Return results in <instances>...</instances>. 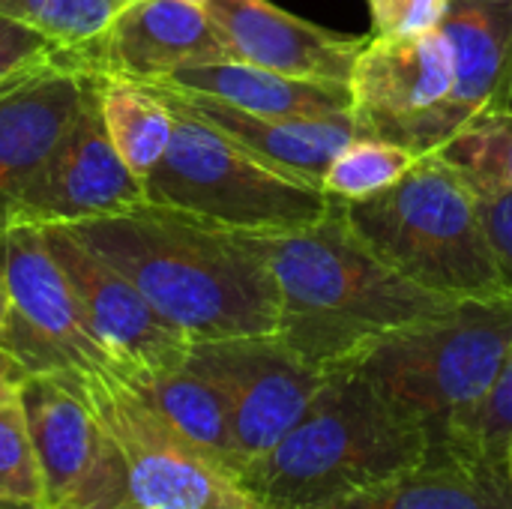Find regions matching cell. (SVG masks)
<instances>
[{"label": "cell", "instance_id": "1", "mask_svg": "<svg viewBox=\"0 0 512 509\" xmlns=\"http://www.w3.org/2000/svg\"><path fill=\"white\" fill-rule=\"evenodd\" d=\"M234 234L276 282V336L321 372L351 366L390 333L456 303L384 264L345 222V204L306 228Z\"/></svg>", "mask_w": 512, "mask_h": 509}, {"label": "cell", "instance_id": "2", "mask_svg": "<svg viewBox=\"0 0 512 509\" xmlns=\"http://www.w3.org/2000/svg\"><path fill=\"white\" fill-rule=\"evenodd\" d=\"M66 228L189 342L264 336L279 327L276 282L231 228L153 201Z\"/></svg>", "mask_w": 512, "mask_h": 509}, {"label": "cell", "instance_id": "3", "mask_svg": "<svg viewBox=\"0 0 512 509\" xmlns=\"http://www.w3.org/2000/svg\"><path fill=\"white\" fill-rule=\"evenodd\" d=\"M435 435L354 366L330 369L285 438L240 483L261 509H309L360 495L417 465Z\"/></svg>", "mask_w": 512, "mask_h": 509}, {"label": "cell", "instance_id": "4", "mask_svg": "<svg viewBox=\"0 0 512 509\" xmlns=\"http://www.w3.org/2000/svg\"><path fill=\"white\" fill-rule=\"evenodd\" d=\"M351 231L408 282L447 297L510 294L480 219L477 189L426 153L387 192L345 204Z\"/></svg>", "mask_w": 512, "mask_h": 509}, {"label": "cell", "instance_id": "5", "mask_svg": "<svg viewBox=\"0 0 512 509\" xmlns=\"http://www.w3.org/2000/svg\"><path fill=\"white\" fill-rule=\"evenodd\" d=\"M510 345L512 294L462 297L390 333L351 366L444 438L450 423L492 390Z\"/></svg>", "mask_w": 512, "mask_h": 509}, {"label": "cell", "instance_id": "6", "mask_svg": "<svg viewBox=\"0 0 512 509\" xmlns=\"http://www.w3.org/2000/svg\"><path fill=\"white\" fill-rule=\"evenodd\" d=\"M165 102L177 123L165 159L144 180L147 201L234 231L306 228L342 204L318 186L264 165L171 99Z\"/></svg>", "mask_w": 512, "mask_h": 509}, {"label": "cell", "instance_id": "7", "mask_svg": "<svg viewBox=\"0 0 512 509\" xmlns=\"http://www.w3.org/2000/svg\"><path fill=\"white\" fill-rule=\"evenodd\" d=\"M0 273L9 294L0 348L27 375H72L81 381L123 375L96 336L39 225L12 222L0 231Z\"/></svg>", "mask_w": 512, "mask_h": 509}, {"label": "cell", "instance_id": "8", "mask_svg": "<svg viewBox=\"0 0 512 509\" xmlns=\"http://www.w3.org/2000/svg\"><path fill=\"white\" fill-rule=\"evenodd\" d=\"M117 441L135 509H261L240 477L189 444L123 375L81 381Z\"/></svg>", "mask_w": 512, "mask_h": 509}, {"label": "cell", "instance_id": "9", "mask_svg": "<svg viewBox=\"0 0 512 509\" xmlns=\"http://www.w3.org/2000/svg\"><path fill=\"white\" fill-rule=\"evenodd\" d=\"M18 402L42 480V509H135L123 453L81 378L30 375Z\"/></svg>", "mask_w": 512, "mask_h": 509}, {"label": "cell", "instance_id": "10", "mask_svg": "<svg viewBox=\"0 0 512 509\" xmlns=\"http://www.w3.org/2000/svg\"><path fill=\"white\" fill-rule=\"evenodd\" d=\"M453 84V48L438 27L414 36L369 33V45L360 51L348 81L351 117L360 135L435 153Z\"/></svg>", "mask_w": 512, "mask_h": 509}, {"label": "cell", "instance_id": "11", "mask_svg": "<svg viewBox=\"0 0 512 509\" xmlns=\"http://www.w3.org/2000/svg\"><path fill=\"white\" fill-rule=\"evenodd\" d=\"M186 366L225 399L243 471L285 438L327 375L300 360L276 333L192 342Z\"/></svg>", "mask_w": 512, "mask_h": 509}, {"label": "cell", "instance_id": "12", "mask_svg": "<svg viewBox=\"0 0 512 509\" xmlns=\"http://www.w3.org/2000/svg\"><path fill=\"white\" fill-rule=\"evenodd\" d=\"M144 201V180L132 174V168L111 144L99 108L96 75H90L75 120L45 165L36 171V177L15 198L9 225H75L132 210Z\"/></svg>", "mask_w": 512, "mask_h": 509}, {"label": "cell", "instance_id": "13", "mask_svg": "<svg viewBox=\"0 0 512 509\" xmlns=\"http://www.w3.org/2000/svg\"><path fill=\"white\" fill-rule=\"evenodd\" d=\"M39 228L51 255L69 276L96 336L123 369V378H144L186 366L192 342L165 321L117 267L81 243L66 225Z\"/></svg>", "mask_w": 512, "mask_h": 509}, {"label": "cell", "instance_id": "14", "mask_svg": "<svg viewBox=\"0 0 512 509\" xmlns=\"http://www.w3.org/2000/svg\"><path fill=\"white\" fill-rule=\"evenodd\" d=\"M231 60L318 84H345L354 75L369 33H342L306 21L270 0H207Z\"/></svg>", "mask_w": 512, "mask_h": 509}, {"label": "cell", "instance_id": "15", "mask_svg": "<svg viewBox=\"0 0 512 509\" xmlns=\"http://www.w3.org/2000/svg\"><path fill=\"white\" fill-rule=\"evenodd\" d=\"M90 75L60 54L0 84V231L9 225L21 189L75 120Z\"/></svg>", "mask_w": 512, "mask_h": 509}, {"label": "cell", "instance_id": "16", "mask_svg": "<svg viewBox=\"0 0 512 509\" xmlns=\"http://www.w3.org/2000/svg\"><path fill=\"white\" fill-rule=\"evenodd\" d=\"M231 60L204 6L186 0H129L78 66L93 75L159 81L180 66Z\"/></svg>", "mask_w": 512, "mask_h": 509}, {"label": "cell", "instance_id": "17", "mask_svg": "<svg viewBox=\"0 0 512 509\" xmlns=\"http://www.w3.org/2000/svg\"><path fill=\"white\" fill-rule=\"evenodd\" d=\"M150 84V81H144ZM165 99L180 105L183 111L201 117L222 135H228L234 144H240L246 153L261 159L264 165L297 177L309 186L321 189V180L336 159V153L360 135L351 114L345 117H264L243 108H234L228 102H219L213 96L201 93H183L165 84H150Z\"/></svg>", "mask_w": 512, "mask_h": 509}, {"label": "cell", "instance_id": "18", "mask_svg": "<svg viewBox=\"0 0 512 509\" xmlns=\"http://www.w3.org/2000/svg\"><path fill=\"white\" fill-rule=\"evenodd\" d=\"M309 509H512V477L507 462L435 438L408 471L360 495Z\"/></svg>", "mask_w": 512, "mask_h": 509}, {"label": "cell", "instance_id": "19", "mask_svg": "<svg viewBox=\"0 0 512 509\" xmlns=\"http://www.w3.org/2000/svg\"><path fill=\"white\" fill-rule=\"evenodd\" d=\"M438 30L456 60V84L441 117V144L495 108L512 63V0H450Z\"/></svg>", "mask_w": 512, "mask_h": 509}, {"label": "cell", "instance_id": "20", "mask_svg": "<svg viewBox=\"0 0 512 509\" xmlns=\"http://www.w3.org/2000/svg\"><path fill=\"white\" fill-rule=\"evenodd\" d=\"M183 93L213 96L234 108L264 114V117H345L351 114V87L318 84L291 78L273 69H261L243 60H210L189 63L171 75L150 81Z\"/></svg>", "mask_w": 512, "mask_h": 509}, {"label": "cell", "instance_id": "21", "mask_svg": "<svg viewBox=\"0 0 512 509\" xmlns=\"http://www.w3.org/2000/svg\"><path fill=\"white\" fill-rule=\"evenodd\" d=\"M126 381L189 444L204 450L210 459H216L237 477L243 474V456L234 438L231 414L225 408V399L210 381H204L189 366L144 375V378H126Z\"/></svg>", "mask_w": 512, "mask_h": 509}, {"label": "cell", "instance_id": "22", "mask_svg": "<svg viewBox=\"0 0 512 509\" xmlns=\"http://www.w3.org/2000/svg\"><path fill=\"white\" fill-rule=\"evenodd\" d=\"M96 93L111 144L132 174L147 180L165 159L174 135L177 117L171 105L150 84L120 75H96Z\"/></svg>", "mask_w": 512, "mask_h": 509}, {"label": "cell", "instance_id": "23", "mask_svg": "<svg viewBox=\"0 0 512 509\" xmlns=\"http://www.w3.org/2000/svg\"><path fill=\"white\" fill-rule=\"evenodd\" d=\"M423 156L426 153H417L396 141H384L375 135H357L330 162V168L321 180V192L342 204L369 201V198L387 192L390 186H396Z\"/></svg>", "mask_w": 512, "mask_h": 509}, {"label": "cell", "instance_id": "24", "mask_svg": "<svg viewBox=\"0 0 512 509\" xmlns=\"http://www.w3.org/2000/svg\"><path fill=\"white\" fill-rule=\"evenodd\" d=\"M126 3L129 0H0V15L39 30L78 63Z\"/></svg>", "mask_w": 512, "mask_h": 509}, {"label": "cell", "instance_id": "25", "mask_svg": "<svg viewBox=\"0 0 512 509\" xmlns=\"http://www.w3.org/2000/svg\"><path fill=\"white\" fill-rule=\"evenodd\" d=\"M474 189H512V114L483 111L435 150Z\"/></svg>", "mask_w": 512, "mask_h": 509}, {"label": "cell", "instance_id": "26", "mask_svg": "<svg viewBox=\"0 0 512 509\" xmlns=\"http://www.w3.org/2000/svg\"><path fill=\"white\" fill-rule=\"evenodd\" d=\"M512 435V345L501 366L498 381L492 390L477 402L468 414L450 423L444 438L486 456L495 462H507V444Z\"/></svg>", "mask_w": 512, "mask_h": 509}, {"label": "cell", "instance_id": "27", "mask_svg": "<svg viewBox=\"0 0 512 509\" xmlns=\"http://www.w3.org/2000/svg\"><path fill=\"white\" fill-rule=\"evenodd\" d=\"M0 501L42 507V480L21 402L0 408Z\"/></svg>", "mask_w": 512, "mask_h": 509}, {"label": "cell", "instance_id": "28", "mask_svg": "<svg viewBox=\"0 0 512 509\" xmlns=\"http://www.w3.org/2000/svg\"><path fill=\"white\" fill-rule=\"evenodd\" d=\"M372 36H414L435 30L450 0H366Z\"/></svg>", "mask_w": 512, "mask_h": 509}, {"label": "cell", "instance_id": "29", "mask_svg": "<svg viewBox=\"0 0 512 509\" xmlns=\"http://www.w3.org/2000/svg\"><path fill=\"white\" fill-rule=\"evenodd\" d=\"M60 54H63V48L57 42H51L48 36H42L39 30L0 15V84L15 78L18 72L48 63Z\"/></svg>", "mask_w": 512, "mask_h": 509}, {"label": "cell", "instance_id": "30", "mask_svg": "<svg viewBox=\"0 0 512 509\" xmlns=\"http://www.w3.org/2000/svg\"><path fill=\"white\" fill-rule=\"evenodd\" d=\"M477 204L501 273V285L512 294V189H498V192L477 189Z\"/></svg>", "mask_w": 512, "mask_h": 509}, {"label": "cell", "instance_id": "31", "mask_svg": "<svg viewBox=\"0 0 512 509\" xmlns=\"http://www.w3.org/2000/svg\"><path fill=\"white\" fill-rule=\"evenodd\" d=\"M27 378H30V375L24 372V366H21L9 351L0 348V408L18 402L21 387H24Z\"/></svg>", "mask_w": 512, "mask_h": 509}, {"label": "cell", "instance_id": "32", "mask_svg": "<svg viewBox=\"0 0 512 509\" xmlns=\"http://www.w3.org/2000/svg\"><path fill=\"white\" fill-rule=\"evenodd\" d=\"M492 111H510L512 114V63H510V72H507V78H504V87H501V93H498V99H495V108Z\"/></svg>", "mask_w": 512, "mask_h": 509}, {"label": "cell", "instance_id": "33", "mask_svg": "<svg viewBox=\"0 0 512 509\" xmlns=\"http://www.w3.org/2000/svg\"><path fill=\"white\" fill-rule=\"evenodd\" d=\"M6 309H9V294H6V282H3V273H0V327H3Z\"/></svg>", "mask_w": 512, "mask_h": 509}, {"label": "cell", "instance_id": "34", "mask_svg": "<svg viewBox=\"0 0 512 509\" xmlns=\"http://www.w3.org/2000/svg\"><path fill=\"white\" fill-rule=\"evenodd\" d=\"M0 509H42L36 504H12V501H0Z\"/></svg>", "mask_w": 512, "mask_h": 509}, {"label": "cell", "instance_id": "35", "mask_svg": "<svg viewBox=\"0 0 512 509\" xmlns=\"http://www.w3.org/2000/svg\"><path fill=\"white\" fill-rule=\"evenodd\" d=\"M507 468H510V477H512V435H510V444H507Z\"/></svg>", "mask_w": 512, "mask_h": 509}, {"label": "cell", "instance_id": "36", "mask_svg": "<svg viewBox=\"0 0 512 509\" xmlns=\"http://www.w3.org/2000/svg\"><path fill=\"white\" fill-rule=\"evenodd\" d=\"M186 3H198V6H204L207 0H186Z\"/></svg>", "mask_w": 512, "mask_h": 509}]
</instances>
